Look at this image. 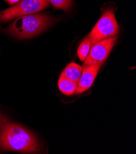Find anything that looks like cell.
Returning <instances> with one entry per match:
<instances>
[{"mask_svg":"<svg viewBox=\"0 0 136 154\" xmlns=\"http://www.w3.org/2000/svg\"><path fill=\"white\" fill-rule=\"evenodd\" d=\"M0 148L4 150L35 153L39 149L36 137L22 126L6 120L0 134Z\"/></svg>","mask_w":136,"mask_h":154,"instance_id":"cell-1","label":"cell"},{"mask_svg":"<svg viewBox=\"0 0 136 154\" xmlns=\"http://www.w3.org/2000/svg\"><path fill=\"white\" fill-rule=\"evenodd\" d=\"M48 0H20L15 6L0 12V22L40 12L48 6Z\"/></svg>","mask_w":136,"mask_h":154,"instance_id":"cell-4","label":"cell"},{"mask_svg":"<svg viewBox=\"0 0 136 154\" xmlns=\"http://www.w3.org/2000/svg\"><path fill=\"white\" fill-rule=\"evenodd\" d=\"M82 68L75 63H71L63 71L61 75L64 78L78 83L82 72Z\"/></svg>","mask_w":136,"mask_h":154,"instance_id":"cell-7","label":"cell"},{"mask_svg":"<svg viewBox=\"0 0 136 154\" xmlns=\"http://www.w3.org/2000/svg\"><path fill=\"white\" fill-rule=\"evenodd\" d=\"M78 83L70 81L64 77L60 75L58 87L60 91L66 95H71L76 91Z\"/></svg>","mask_w":136,"mask_h":154,"instance_id":"cell-8","label":"cell"},{"mask_svg":"<svg viewBox=\"0 0 136 154\" xmlns=\"http://www.w3.org/2000/svg\"><path fill=\"white\" fill-rule=\"evenodd\" d=\"M53 19L46 14L23 15L15 20L5 30L19 39L33 38L47 28Z\"/></svg>","mask_w":136,"mask_h":154,"instance_id":"cell-2","label":"cell"},{"mask_svg":"<svg viewBox=\"0 0 136 154\" xmlns=\"http://www.w3.org/2000/svg\"><path fill=\"white\" fill-rule=\"evenodd\" d=\"M118 33V25L112 9H107L87 36L91 44L111 38L115 37Z\"/></svg>","mask_w":136,"mask_h":154,"instance_id":"cell-3","label":"cell"},{"mask_svg":"<svg viewBox=\"0 0 136 154\" xmlns=\"http://www.w3.org/2000/svg\"><path fill=\"white\" fill-rule=\"evenodd\" d=\"M102 64L90 65L83 68L75 91L76 94L82 93L92 86Z\"/></svg>","mask_w":136,"mask_h":154,"instance_id":"cell-6","label":"cell"},{"mask_svg":"<svg viewBox=\"0 0 136 154\" xmlns=\"http://www.w3.org/2000/svg\"><path fill=\"white\" fill-rule=\"evenodd\" d=\"M6 120V119L1 115V114H0V129L2 127V125L3 124V123Z\"/></svg>","mask_w":136,"mask_h":154,"instance_id":"cell-11","label":"cell"},{"mask_svg":"<svg viewBox=\"0 0 136 154\" xmlns=\"http://www.w3.org/2000/svg\"><path fill=\"white\" fill-rule=\"evenodd\" d=\"M5 1L6 2H7L9 5H14L17 3H19L20 0H5Z\"/></svg>","mask_w":136,"mask_h":154,"instance_id":"cell-12","label":"cell"},{"mask_svg":"<svg viewBox=\"0 0 136 154\" xmlns=\"http://www.w3.org/2000/svg\"><path fill=\"white\" fill-rule=\"evenodd\" d=\"M117 36L98 41L90 49L88 55L84 60L83 67L103 63L108 57L117 40Z\"/></svg>","mask_w":136,"mask_h":154,"instance_id":"cell-5","label":"cell"},{"mask_svg":"<svg viewBox=\"0 0 136 154\" xmlns=\"http://www.w3.org/2000/svg\"><path fill=\"white\" fill-rule=\"evenodd\" d=\"M91 45V42L87 38H85L80 45L78 50V55L81 61H84L87 58Z\"/></svg>","mask_w":136,"mask_h":154,"instance_id":"cell-9","label":"cell"},{"mask_svg":"<svg viewBox=\"0 0 136 154\" xmlns=\"http://www.w3.org/2000/svg\"><path fill=\"white\" fill-rule=\"evenodd\" d=\"M48 2L55 8L62 9L65 11L70 9L72 3V0H48Z\"/></svg>","mask_w":136,"mask_h":154,"instance_id":"cell-10","label":"cell"}]
</instances>
